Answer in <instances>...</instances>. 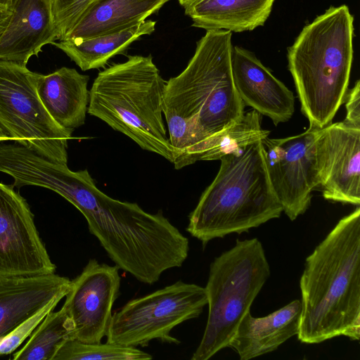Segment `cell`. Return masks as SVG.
Segmentation results:
<instances>
[{"instance_id":"cell-12","label":"cell","mask_w":360,"mask_h":360,"mask_svg":"<svg viewBox=\"0 0 360 360\" xmlns=\"http://www.w3.org/2000/svg\"><path fill=\"white\" fill-rule=\"evenodd\" d=\"M314 154L323 197L359 206L360 127L344 120L318 129Z\"/></svg>"},{"instance_id":"cell-15","label":"cell","mask_w":360,"mask_h":360,"mask_svg":"<svg viewBox=\"0 0 360 360\" xmlns=\"http://www.w3.org/2000/svg\"><path fill=\"white\" fill-rule=\"evenodd\" d=\"M70 284L55 273L0 275V340L50 301L65 297Z\"/></svg>"},{"instance_id":"cell-7","label":"cell","mask_w":360,"mask_h":360,"mask_svg":"<svg viewBox=\"0 0 360 360\" xmlns=\"http://www.w3.org/2000/svg\"><path fill=\"white\" fill-rule=\"evenodd\" d=\"M40 75L27 65L0 60V127L15 143L67 165L73 131L60 127L41 102L37 91Z\"/></svg>"},{"instance_id":"cell-9","label":"cell","mask_w":360,"mask_h":360,"mask_svg":"<svg viewBox=\"0 0 360 360\" xmlns=\"http://www.w3.org/2000/svg\"><path fill=\"white\" fill-rule=\"evenodd\" d=\"M317 129L309 126L297 135L262 139L271 185L291 221L307 211L312 191L320 186L314 154Z\"/></svg>"},{"instance_id":"cell-18","label":"cell","mask_w":360,"mask_h":360,"mask_svg":"<svg viewBox=\"0 0 360 360\" xmlns=\"http://www.w3.org/2000/svg\"><path fill=\"white\" fill-rule=\"evenodd\" d=\"M169 0H96L65 39L117 33L141 24Z\"/></svg>"},{"instance_id":"cell-11","label":"cell","mask_w":360,"mask_h":360,"mask_svg":"<svg viewBox=\"0 0 360 360\" xmlns=\"http://www.w3.org/2000/svg\"><path fill=\"white\" fill-rule=\"evenodd\" d=\"M120 269L116 264L91 259L71 281L63 305L74 323L70 339L98 343L106 336L112 306L120 295Z\"/></svg>"},{"instance_id":"cell-17","label":"cell","mask_w":360,"mask_h":360,"mask_svg":"<svg viewBox=\"0 0 360 360\" xmlns=\"http://www.w3.org/2000/svg\"><path fill=\"white\" fill-rule=\"evenodd\" d=\"M89 77L63 67L40 75L37 91L45 109L62 128L73 131L83 125L89 103Z\"/></svg>"},{"instance_id":"cell-26","label":"cell","mask_w":360,"mask_h":360,"mask_svg":"<svg viewBox=\"0 0 360 360\" xmlns=\"http://www.w3.org/2000/svg\"><path fill=\"white\" fill-rule=\"evenodd\" d=\"M346 117L345 121L349 124L360 127V82L357 80L352 89L347 91L345 101Z\"/></svg>"},{"instance_id":"cell-1","label":"cell","mask_w":360,"mask_h":360,"mask_svg":"<svg viewBox=\"0 0 360 360\" xmlns=\"http://www.w3.org/2000/svg\"><path fill=\"white\" fill-rule=\"evenodd\" d=\"M231 37L227 30L206 31L186 68L165 83L163 115L176 169L200 160L206 143L244 115L232 77Z\"/></svg>"},{"instance_id":"cell-13","label":"cell","mask_w":360,"mask_h":360,"mask_svg":"<svg viewBox=\"0 0 360 360\" xmlns=\"http://www.w3.org/2000/svg\"><path fill=\"white\" fill-rule=\"evenodd\" d=\"M231 71L235 87L245 105L269 117L275 125L292 117L293 93L253 53L233 47Z\"/></svg>"},{"instance_id":"cell-24","label":"cell","mask_w":360,"mask_h":360,"mask_svg":"<svg viewBox=\"0 0 360 360\" xmlns=\"http://www.w3.org/2000/svg\"><path fill=\"white\" fill-rule=\"evenodd\" d=\"M96 0H51L53 22L58 40L77 23Z\"/></svg>"},{"instance_id":"cell-25","label":"cell","mask_w":360,"mask_h":360,"mask_svg":"<svg viewBox=\"0 0 360 360\" xmlns=\"http://www.w3.org/2000/svg\"><path fill=\"white\" fill-rule=\"evenodd\" d=\"M64 297V296L56 297L2 338L0 340V356L10 354L18 349Z\"/></svg>"},{"instance_id":"cell-3","label":"cell","mask_w":360,"mask_h":360,"mask_svg":"<svg viewBox=\"0 0 360 360\" xmlns=\"http://www.w3.org/2000/svg\"><path fill=\"white\" fill-rule=\"evenodd\" d=\"M354 17L330 6L306 25L288 48V70L309 126L331 123L344 103L353 60Z\"/></svg>"},{"instance_id":"cell-20","label":"cell","mask_w":360,"mask_h":360,"mask_svg":"<svg viewBox=\"0 0 360 360\" xmlns=\"http://www.w3.org/2000/svg\"><path fill=\"white\" fill-rule=\"evenodd\" d=\"M155 22L145 20L126 30L89 39H72L52 44L63 51L83 71L103 67L108 61L121 54L143 35L155 30Z\"/></svg>"},{"instance_id":"cell-19","label":"cell","mask_w":360,"mask_h":360,"mask_svg":"<svg viewBox=\"0 0 360 360\" xmlns=\"http://www.w3.org/2000/svg\"><path fill=\"white\" fill-rule=\"evenodd\" d=\"M275 0H202L185 10L193 26L241 32L264 25Z\"/></svg>"},{"instance_id":"cell-2","label":"cell","mask_w":360,"mask_h":360,"mask_svg":"<svg viewBox=\"0 0 360 360\" xmlns=\"http://www.w3.org/2000/svg\"><path fill=\"white\" fill-rule=\"evenodd\" d=\"M297 338L317 344L360 338V208L342 218L307 257Z\"/></svg>"},{"instance_id":"cell-30","label":"cell","mask_w":360,"mask_h":360,"mask_svg":"<svg viewBox=\"0 0 360 360\" xmlns=\"http://www.w3.org/2000/svg\"><path fill=\"white\" fill-rule=\"evenodd\" d=\"M8 140H12L11 138L10 137H3V136H0V142L1 141H8Z\"/></svg>"},{"instance_id":"cell-10","label":"cell","mask_w":360,"mask_h":360,"mask_svg":"<svg viewBox=\"0 0 360 360\" xmlns=\"http://www.w3.org/2000/svg\"><path fill=\"white\" fill-rule=\"evenodd\" d=\"M0 182V275L53 274L52 262L26 200Z\"/></svg>"},{"instance_id":"cell-5","label":"cell","mask_w":360,"mask_h":360,"mask_svg":"<svg viewBox=\"0 0 360 360\" xmlns=\"http://www.w3.org/2000/svg\"><path fill=\"white\" fill-rule=\"evenodd\" d=\"M165 83L151 56H129L98 74L87 112L173 163L162 118Z\"/></svg>"},{"instance_id":"cell-4","label":"cell","mask_w":360,"mask_h":360,"mask_svg":"<svg viewBox=\"0 0 360 360\" xmlns=\"http://www.w3.org/2000/svg\"><path fill=\"white\" fill-rule=\"evenodd\" d=\"M219 172L191 212L186 231L205 246L242 233L283 212L271 185L262 140L224 155Z\"/></svg>"},{"instance_id":"cell-8","label":"cell","mask_w":360,"mask_h":360,"mask_svg":"<svg viewBox=\"0 0 360 360\" xmlns=\"http://www.w3.org/2000/svg\"><path fill=\"white\" fill-rule=\"evenodd\" d=\"M207 304L205 288L179 281L127 302L111 318L107 342L136 347L153 340L178 345V325L198 317Z\"/></svg>"},{"instance_id":"cell-29","label":"cell","mask_w":360,"mask_h":360,"mask_svg":"<svg viewBox=\"0 0 360 360\" xmlns=\"http://www.w3.org/2000/svg\"><path fill=\"white\" fill-rule=\"evenodd\" d=\"M11 0H0V6L9 7Z\"/></svg>"},{"instance_id":"cell-6","label":"cell","mask_w":360,"mask_h":360,"mask_svg":"<svg viewBox=\"0 0 360 360\" xmlns=\"http://www.w3.org/2000/svg\"><path fill=\"white\" fill-rule=\"evenodd\" d=\"M271 271L262 243L238 240L210 264L205 287L208 316L191 360H207L229 347Z\"/></svg>"},{"instance_id":"cell-22","label":"cell","mask_w":360,"mask_h":360,"mask_svg":"<svg viewBox=\"0 0 360 360\" xmlns=\"http://www.w3.org/2000/svg\"><path fill=\"white\" fill-rule=\"evenodd\" d=\"M262 115L255 110L244 113L243 118L220 132L205 145L200 160H217L224 155L245 148L269 136L270 131L261 127Z\"/></svg>"},{"instance_id":"cell-21","label":"cell","mask_w":360,"mask_h":360,"mask_svg":"<svg viewBox=\"0 0 360 360\" xmlns=\"http://www.w3.org/2000/svg\"><path fill=\"white\" fill-rule=\"evenodd\" d=\"M74 323L62 307L51 311L30 335L26 344L11 357L13 360H53L58 349L70 339Z\"/></svg>"},{"instance_id":"cell-16","label":"cell","mask_w":360,"mask_h":360,"mask_svg":"<svg viewBox=\"0 0 360 360\" xmlns=\"http://www.w3.org/2000/svg\"><path fill=\"white\" fill-rule=\"evenodd\" d=\"M301 302L295 300L260 318L248 312L229 342L241 360H249L271 352L299 330Z\"/></svg>"},{"instance_id":"cell-28","label":"cell","mask_w":360,"mask_h":360,"mask_svg":"<svg viewBox=\"0 0 360 360\" xmlns=\"http://www.w3.org/2000/svg\"><path fill=\"white\" fill-rule=\"evenodd\" d=\"M202 0H179L180 5L184 8V10H187L191 8L195 4L201 1Z\"/></svg>"},{"instance_id":"cell-27","label":"cell","mask_w":360,"mask_h":360,"mask_svg":"<svg viewBox=\"0 0 360 360\" xmlns=\"http://www.w3.org/2000/svg\"><path fill=\"white\" fill-rule=\"evenodd\" d=\"M11 15L9 7L0 6V33L5 29Z\"/></svg>"},{"instance_id":"cell-14","label":"cell","mask_w":360,"mask_h":360,"mask_svg":"<svg viewBox=\"0 0 360 360\" xmlns=\"http://www.w3.org/2000/svg\"><path fill=\"white\" fill-rule=\"evenodd\" d=\"M10 20L0 33V60L27 65L31 57L58 40L51 0H11Z\"/></svg>"},{"instance_id":"cell-31","label":"cell","mask_w":360,"mask_h":360,"mask_svg":"<svg viewBox=\"0 0 360 360\" xmlns=\"http://www.w3.org/2000/svg\"><path fill=\"white\" fill-rule=\"evenodd\" d=\"M0 136L8 137L7 134L4 132V131L0 127Z\"/></svg>"},{"instance_id":"cell-23","label":"cell","mask_w":360,"mask_h":360,"mask_svg":"<svg viewBox=\"0 0 360 360\" xmlns=\"http://www.w3.org/2000/svg\"><path fill=\"white\" fill-rule=\"evenodd\" d=\"M152 356L134 347L117 344L86 343L68 339L58 349L53 360H150Z\"/></svg>"}]
</instances>
